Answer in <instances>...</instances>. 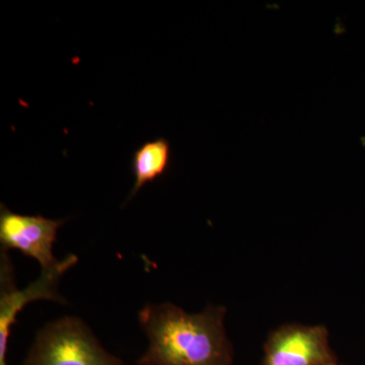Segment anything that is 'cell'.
I'll list each match as a JSON object with an SVG mask.
<instances>
[{
    "label": "cell",
    "instance_id": "1",
    "mask_svg": "<svg viewBox=\"0 0 365 365\" xmlns=\"http://www.w3.org/2000/svg\"><path fill=\"white\" fill-rule=\"evenodd\" d=\"M225 307L209 306L188 314L175 304H148L139 313L148 350L139 365H232L225 334Z\"/></svg>",
    "mask_w": 365,
    "mask_h": 365
},
{
    "label": "cell",
    "instance_id": "5",
    "mask_svg": "<svg viewBox=\"0 0 365 365\" xmlns=\"http://www.w3.org/2000/svg\"><path fill=\"white\" fill-rule=\"evenodd\" d=\"M66 220H54L42 215H23L0 205V242L2 249L18 250L40 264L43 270L54 267L60 260L53 255L59 227Z\"/></svg>",
    "mask_w": 365,
    "mask_h": 365
},
{
    "label": "cell",
    "instance_id": "3",
    "mask_svg": "<svg viewBox=\"0 0 365 365\" xmlns=\"http://www.w3.org/2000/svg\"><path fill=\"white\" fill-rule=\"evenodd\" d=\"M6 250H1L0 266V365H7V346L16 316L34 300L63 302L58 292L62 276L78 262V257L69 255L54 267L43 270L40 277L24 289H18L14 279L11 261Z\"/></svg>",
    "mask_w": 365,
    "mask_h": 365
},
{
    "label": "cell",
    "instance_id": "4",
    "mask_svg": "<svg viewBox=\"0 0 365 365\" xmlns=\"http://www.w3.org/2000/svg\"><path fill=\"white\" fill-rule=\"evenodd\" d=\"M262 365H341L325 326L288 324L273 331L264 346Z\"/></svg>",
    "mask_w": 365,
    "mask_h": 365
},
{
    "label": "cell",
    "instance_id": "6",
    "mask_svg": "<svg viewBox=\"0 0 365 365\" xmlns=\"http://www.w3.org/2000/svg\"><path fill=\"white\" fill-rule=\"evenodd\" d=\"M170 157V141L163 137L146 141L134 151L131 160L134 186L128 197L129 200L146 184L157 181L168 172Z\"/></svg>",
    "mask_w": 365,
    "mask_h": 365
},
{
    "label": "cell",
    "instance_id": "2",
    "mask_svg": "<svg viewBox=\"0 0 365 365\" xmlns=\"http://www.w3.org/2000/svg\"><path fill=\"white\" fill-rule=\"evenodd\" d=\"M23 365H125L100 344L81 319L66 317L37 334Z\"/></svg>",
    "mask_w": 365,
    "mask_h": 365
}]
</instances>
